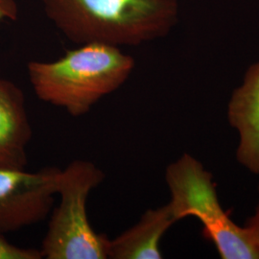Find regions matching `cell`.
<instances>
[{
  "instance_id": "9",
  "label": "cell",
  "mask_w": 259,
  "mask_h": 259,
  "mask_svg": "<svg viewBox=\"0 0 259 259\" xmlns=\"http://www.w3.org/2000/svg\"><path fill=\"white\" fill-rule=\"evenodd\" d=\"M40 250L21 248L11 244L0 234V259H41Z\"/></svg>"
},
{
  "instance_id": "11",
  "label": "cell",
  "mask_w": 259,
  "mask_h": 259,
  "mask_svg": "<svg viewBox=\"0 0 259 259\" xmlns=\"http://www.w3.org/2000/svg\"><path fill=\"white\" fill-rule=\"evenodd\" d=\"M245 228L248 230L255 247L259 250V185L258 203H257V205L255 207L254 213L250 216L247 223H246Z\"/></svg>"
},
{
  "instance_id": "8",
  "label": "cell",
  "mask_w": 259,
  "mask_h": 259,
  "mask_svg": "<svg viewBox=\"0 0 259 259\" xmlns=\"http://www.w3.org/2000/svg\"><path fill=\"white\" fill-rule=\"evenodd\" d=\"M177 220L169 204L150 208L139 222L110 239L108 258L160 259V241Z\"/></svg>"
},
{
  "instance_id": "1",
  "label": "cell",
  "mask_w": 259,
  "mask_h": 259,
  "mask_svg": "<svg viewBox=\"0 0 259 259\" xmlns=\"http://www.w3.org/2000/svg\"><path fill=\"white\" fill-rule=\"evenodd\" d=\"M47 17L70 41L138 47L167 36L179 0H41Z\"/></svg>"
},
{
  "instance_id": "4",
  "label": "cell",
  "mask_w": 259,
  "mask_h": 259,
  "mask_svg": "<svg viewBox=\"0 0 259 259\" xmlns=\"http://www.w3.org/2000/svg\"><path fill=\"white\" fill-rule=\"evenodd\" d=\"M104 180L102 170L88 160H73L61 170V202L51 214L42 240V258H108L110 239L93 230L87 214L89 196Z\"/></svg>"
},
{
  "instance_id": "6",
  "label": "cell",
  "mask_w": 259,
  "mask_h": 259,
  "mask_svg": "<svg viewBox=\"0 0 259 259\" xmlns=\"http://www.w3.org/2000/svg\"><path fill=\"white\" fill-rule=\"evenodd\" d=\"M228 120L239 135L237 161L259 175V61L248 67L240 85L232 92Z\"/></svg>"
},
{
  "instance_id": "7",
  "label": "cell",
  "mask_w": 259,
  "mask_h": 259,
  "mask_svg": "<svg viewBox=\"0 0 259 259\" xmlns=\"http://www.w3.org/2000/svg\"><path fill=\"white\" fill-rule=\"evenodd\" d=\"M32 139L22 90L0 77V169H25Z\"/></svg>"
},
{
  "instance_id": "10",
  "label": "cell",
  "mask_w": 259,
  "mask_h": 259,
  "mask_svg": "<svg viewBox=\"0 0 259 259\" xmlns=\"http://www.w3.org/2000/svg\"><path fill=\"white\" fill-rule=\"evenodd\" d=\"M19 17V6L15 0H0V23L16 20Z\"/></svg>"
},
{
  "instance_id": "5",
  "label": "cell",
  "mask_w": 259,
  "mask_h": 259,
  "mask_svg": "<svg viewBox=\"0 0 259 259\" xmlns=\"http://www.w3.org/2000/svg\"><path fill=\"white\" fill-rule=\"evenodd\" d=\"M61 170L37 172L0 169V234L19 231L46 220L52 211Z\"/></svg>"
},
{
  "instance_id": "3",
  "label": "cell",
  "mask_w": 259,
  "mask_h": 259,
  "mask_svg": "<svg viewBox=\"0 0 259 259\" xmlns=\"http://www.w3.org/2000/svg\"><path fill=\"white\" fill-rule=\"evenodd\" d=\"M168 203L178 221L194 217L203 234L223 259H259V250L245 227L233 222L219 202L212 174L189 154H184L165 170Z\"/></svg>"
},
{
  "instance_id": "2",
  "label": "cell",
  "mask_w": 259,
  "mask_h": 259,
  "mask_svg": "<svg viewBox=\"0 0 259 259\" xmlns=\"http://www.w3.org/2000/svg\"><path fill=\"white\" fill-rule=\"evenodd\" d=\"M135 65L134 58L120 47L88 42L56 61H32L27 72L39 100L79 117L124 84Z\"/></svg>"
}]
</instances>
